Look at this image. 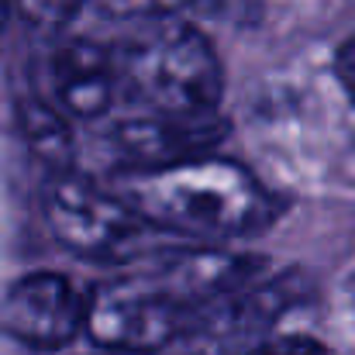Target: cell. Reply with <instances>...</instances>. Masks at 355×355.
<instances>
[{
	"label": "cell",
	"mask_w": 355,
	"mask_h": 355,
	"mask_svg": "<svg viewBox=\"0 0 355 355\" xmlns=\"http://www.w3.org/2000/svg\"><path fill=\"white\" fill-rule=\"evenodd\" d=\"M124 200L155 228L193 238H245L279 218V200L262 180L225 155L131 173Z\"/></svg>",
	"instance_id": "obj_1"
},
{
	"label": "cell",
	"mask_w": 355,
	"mask_h": 355,
	"mask_svg": "<svg viewBox=\"0 0 355 355\" xmlns=\"http://www.w3.org/2000/svg\"><path fill=\"white\" fill-rule=\"evenodd\" d=\"M118 80L148 114H214L225 94L221 59L204 31L183 17L141 21L114 52Z\"/></svg>",
	"instance_id": "obj_2"
},
{
	"label": "cell",
	"mask_w": 355,
	"mask_h": 355,
	"mask_svg": "<svg viewBox=\"0 0 355 355\" xmlns=\"http://www.w3.org/2000/svg\"><path fill=\"white\" fill-rule=\"evenodd\" d=\"M42 214L52 238L83 259H118L138 248L155 225L145 221L124 197L69 173H52L42 190Z\"/></svg>",
	"instance_id": "obj_3"
},
{
	"label": "cell",
	"mask_w": 355,
	"mask_h": 355,
	"mask_svg": "<svg viewBox=\"0 0 355 355\" xmlns=\"http://www.w3.org/2000/svg\"><path fill=\"white\" fill-rule=\"evenodd\" d=\"M180 307L152 276H121L87 293V335L111 355H155L190 331Z\"/></svg>",
	"instance_id": "obj_4"
},
{
	"label": "cell",
	"mask_w": 355,
	"mask_h": 355,
	"mask_svg": "<svg viewBox=\"0 0 355 355\" xmlns=\"http://www.w3.org/2000/svg\"><path fill=\"white\" fill-rule=\"evenodd\" d=\"M0 328L28 349H62L87 328V293L62 272H28L3 290Z\"/></svg>",
	"instance_id": "obj_5"
},
{
	"label": "cell",
	"mask_w": 355,
	"mask_h": 355,
	"mask_svg": "<svg viewBox=\"0 0 355 355\" xmlns=\"http://www.w3.org/2000/svg\"><path fill=\"white\" fill-rule=\"evenodd\" d=\"M228 121L214 114H190V118H169V114H138L124 118L111 131V148L124 159L131 173H148L162 166H176L187 159L214 155L218 141H225Z\"/></svg>",
	"instance_id": "obj_6"
},
{
	"label": "cell",
	"mask_w": 355,
	"mask_h": 355,
	"mask_svg": "<svg viewBox=\"0 0 355 355\" xmlns=\"http://www.w3.org/2000/svg\"><path fill=\"white\" fill-rule=\"evenodd\" d=\"M262 272L259 259L238 255V252H221V248H180L173 259L162 262L152 279L190 314L204 311L238 290L252 286Z\"/></svg>",
	"instance_id": "obj_7"
},
{
	"label": "cell",
	"mask_w": 355,
	"mask_h": 355,
	"mask_svg": "<svg viewBox=\"0 0 355 355\" xmlns=\"http://www.w3.org/2000/svg\"><path fill=\"white\" fill-rule=\"evenodd\" d=\"M118 62L114 52H107L97 42L73 38L59 45L49 59V87L52 104L76 121L104 118L118 94Z\"/></svg>",
	"instance_id": "obj_8"
},
{
	"label": "cell",
	"mask_w": 355,
	"mask_h": 355,
	"mask_svg": "<svg viewBox=\"0 0 355 355\" xmlns=\"http://www.w3.org/2000/svg\"><path fill=\"white\" fill-rule=\"evenodd\" d=\"M17 121H21V131H24L28 148L52 173H69L73 155H76V138H73V128H69L66 114L55 104H45L38 97H28V101L17 104Z\"/></svg>",
	"instance_id": "obj_9"
},
{
	"label": "cell",
	"mask_w": 355,
	"mask_h": 355,
	"mask_svg": "<svg viewBox=\"0 0 355 355\" xmlns=\"http://www.w3.org/2000/svg\"><path fill=\"white\" fill-rule=\"evenodd\" d=\"M83 7H87V0H14V10L31 28H45V31H59V28L73 24Z\"/></svg>",
	"instance_id": "obj_10"
},
{
	"label": "cell",
	"mask_w": 355,
	"mask_h": 355,
	"mask_svg": "<svg viewBox=\"0 0 355 355\" xmlns=\"http://www.w3.org/2000/svg\"><path fill=\"white\" fill-rule=\"evenodd\" d=\"M101 7L114 17L159 21V17H180L190 7H204V0H101Z\"/></svg>",
	"instance_id": "obj_11"
},
{
	"label": "cell",
	"mask_w": 355,
	"mask_h": 355,
	"mask_svg": "<svg viewBox=\"0 0 355 355\" xmlns=\"http://www.w3.org/2000/svg\"><path fill=\"white\" fill-rule=\"evenodd\" d=\"M259 355H331L324 342L311 338V335H283V338H272L266 342Z\"/></svg>",
	"instance_id": "obj_12"
},
{
	"label": "cell",
	"mask_w": 355,
	"mask_h": 355,
	"mask_svg": "<svg viewBox=\"0 0 355 355\" xmlns=\"http://www.w3.org/2000/svg\"><path fill=\"white\" fill-rule=\"evenodd\" d=\"M335 76H338V83L345 87V94L355 101V31L338 45V52H335Z\"/></svg>",
	"instance_id": "obj_13"
},
{
	"label": "cell",
	"mask_w": 355,
	"mask_h": 355,
	"mask_svg": "<svg viewBox=\"0 0 355 355\" xmlns=\"http://www.w3.org/2000/svg\"><path fill=\"white\" fill-rule=\"evenodd\" d=\"M14 7V0H0V31H3V21H7V10Z\"/></svg>",
	"instance_id": "obj_14"
}]
</instances>
